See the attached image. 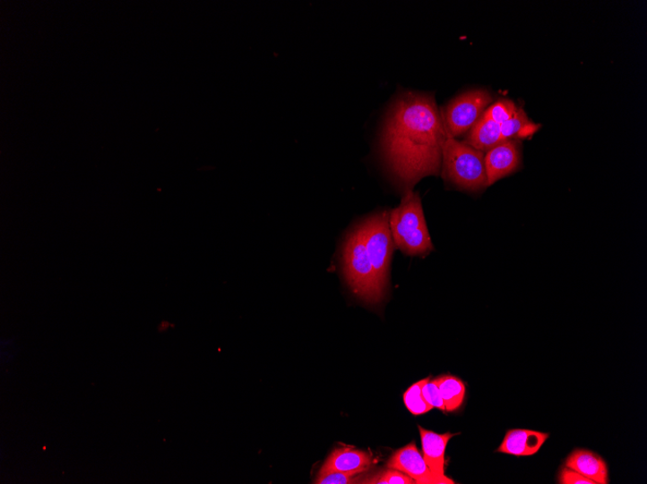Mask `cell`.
<instances>
[{
    "mask_svg": "<svg viewBox=\"0 0 647 484\" xmlns=\"http://www.w3.org/2000/svg\"><path fill=\"white\" fill-rule=\"evenodd\" d=\"M423 395L426 399V402L433 406L434 408H437L442 411H446L444 402H443L440 391L438 389V386L436 383L433 380H429L422 389Z\"/></svg>",
    "mask_w": 647,
    "mask_h": 484,
    "instance_id": "obj_20",
    "label": "cell"
},
{
    "mask_svg": "<svg viewBox=\"0 0 647 484\" xmlns=\"http://www.w3.org/2000/svg\"><path fill=\"white\" fill-rule=\"evenodd\" d=\"M505 141L507 140L502 137L500 125L481 116L470 131L466 143L477 150L487 152Z\"/></svg>",
    "mask_w": 647,
    "mask_h": 484,
    "instance_id": "obj_13",
    "label": "cell"
},
{
    "mask_svg": "<svg viewBox=\"0 0 647 484\" xmlns=\"http://www.w3.org/2000/svg\"><path fill=\"white\" fill-rule=\"evenodd\" d=\"M434 97L406 93L394 103L383 132V151L395 176L407 186L438 175L447 140Z\"/></svg>",
    "mask_w": 647,
    "mask_h": 484,
    "instance_id": "obj_1",
    "label": "cell"
},
{
    "mask_svg": "<svg viewBox=\"0 0 647 484\" xmlns=\"http://www.w3.org/2000/svg\"><path fill=\"white\" fill-rule=\"evenodd\" d=\"M389 214L370 217L361 225L368 257L375 273L380 293L384 296L388 283L389 266L393 253Z\"/></svg>",
    "mask_w": 647,
    "mask_h": 484,
    "instance_id": "obj_5",
    "label": "cell"
},
{
    "mask_svg": "<svg viewBox=\"0 0 647 484\" xmlns=\"http://www.w3.org/2000/svg\"><path fill=\"white\" fill-rule=\"evenodd\" d=\"M558 481L561 484H596L593 480L583 477L578 471L566 466L561 469Z\"/></svg>",
    "mask_w": 647,
    "mask_h": 484,
    "instance_id": "obj_21",
    "label": "cell"
},
{
    "mask_svg": "<svg viewBox=\"0 0 647 484\" xmlns=\"http://www.w3.org/2000/svg\"><path fill=\"white\" fill-rule=\"evenodd\" d=\"M493 103V96L482 89L467 91L452 100L441 112L447 136L457 139L470 132Z\"/></svg>",
    "mask_w": 647,
    "mask_h": 484,
    "instance_id": "obj_6",
    "label": "cell"
},
{
    "mask_svg": "<svg viewBox=\"0 0 647 484\" xmlns=\"http://www.w3.org/2000/svg\"><path fill=\"white\" fill-rule=\"evenodd\" d=\"M548 437V433L512 429L506 433L497 452L516 456H531L541 450Z\"/></svg>",
    "mask_w": 647,
    "mask_h": 484,
    "instance_id": "obj_9",
    "label": "cell"
},
{
    "mask_svg": "<svg viewBox=\"0 0 647 484\" xmlns=\"http://www.w3.org/2000/svg\"><path fill=\"white\" fill-rule=\"evenodd\" d=\"M521 144L507 140L496 145L485 155L488 186L517 171L521 165Z\"/></svg>",
    "mask_w": 647,
    "mask_h": 484,
    "instance_id": "obj_8",
    "label": "cell"
},
{
    "mask_svg": "<svg viewBox=\"0 0 647 484\" xmlns=\"http://www.w3.org/2000/svg\"><path fill=\"white\" fill-rule=\"evenodd\" d=\"M343 261L347 283L359 298L369 304H377L384 298L379 292L375 273L359 225L346 239Z\"/></svg>",
    "mask_w": 647,
    "mask_h": 484,
    "instance_id": "obj_4",
    "label": "cell"
},
{
    "mask_svg": "<svg viewBox=\"0 0 647 484\" xmlns=\"http://www.w3.org/2000/svg\"><path fill=\"white\" fill-rule=\"evenodd\" d=\"M541 125L532 123L522 107H518L506 123L500 124L503 139L505 140H525L533 137Z\"/></svg>",
    "mask_w": 647,
    "mask_h": 484,
    "instance_id": "obj_14",
    "label": "cell"
},
{
    "mask_svg": "<svg viewBox=\"0 0 647 484\" xmlns=\"http://www.w3.org/2000/svg\"><path fill=\"white\" fill-rule=\"evenodd\" d=\"M371 456L363 451L343 447L332 453L320 473L335 471L349 475H361L369 469Z\"/></svg>",
    "mask_w": 647,
    "mask_h": 484,
    "instance_id": "obj_11",
    "label": "cell"
},
{
    "mask_svg": "<svg viewBox=\"0 0 647 484\" xmlns=\"http://www.w3.org/2000/svg\"><path fill=\"white\" fill-rule=\"evenodd\" d=\"M442 166L445 178L462 190L488 187L485 154L466 142L448 137L443 144Z\"/></svg>",
    "mask_w": 647,
    "mask_h": 484,
    "instance_id": "obj_3",
    "label": "cell"
},
{
    "mask_svg": "<svg viewBox=\"0 0 647 484\" xmlns=\"http://www.w3.org/2000/svg\"><path fill=\"white\" fill-rule=\"evenodd\" d=\"M518 107L511 100L501 99L487 106L482 116L500 125L516 114Z\"/></svg>",
    "mask_w": 647,
    "mask_h": 484,
    "instance_id": "obj_17",
    "label": "cell"
},
{
    "mask_svg": "<svg viewBox=\"0 0 647 484\" xmlns=\"http://www.w3.org/2000/svg\"><path fill=\"white\" fill-rule=\"evenodd\" d=\"M565 466L596 484L608 483V471L604 459L591 451L574 450L568 456Z\"/></svg>",
    "mask_w": 647,
    "mask_h": 484,
    "instance_id": "obj_12",
    "label": "cell"
},
{
    "mask_svg": "<svg viewBox=\"0 0 647 484\" xmlns=\"http://www.w3.org/2000/svg\"><path fill=\"white\" fill-rule=\"evenodd\" d=\"M420 430L423 454L426 463L433 473L445 478V451L450 440L458 434H438L418 427Z\"/></svg>",
    "mask_w": 647,
    "mask_h": 484,
    "instance_id": "obj_10",
    "label": "cell"
},
{
    "mask_svg": "<svg viewBox=\"0 0 647 484\" xmlns=\"http://www.w3.org/2000/svg\"><path fill=\"white\" fill-rule=\"evenodd\" d=\"M359 483L370 484H416V481L402 471L389 468L382 470L373 477L362 479Z\"/></svg>",
    "mask_w": 647,
    "mask_h": 484,
    "instance_id": "obj_18",
    "label": "cell"
},
{
    "mask_svg": "<svg viewBox=\"0 0 647 484\" xmlns=\"http://www.w3.org/2000/svg\"><path fill=\"white\" fill-rule=\"evenodd\" d=\"M388 468L399 470L413 479L417 484H453L448 477L439 478L430 471L414 442L395 452L387 463Z\"/></svg>",
    "mask_w": 647,
    "mask_h": 484,
    "instance_id": "obj_7",
    "label": "cell"
},
{
    "mask_svg": "<svg viewBox=\"0 0 647 484\" xmlns=\"http://www.w3.org/2000/svg\"><path fill=\"white\" fill-rule=\"evenodd\" d=\"M361 479L358 475H349L341 473V471H326V473H320L318 479L315 483L316 484H351L359 483Z\"/></svg>",
    "mask_w": 647,
    "mask_h": 484,
    "instance_id": "obj_19",
    "label": "cell"
},
{
    "mask_svg": "<svg viewBox=\"0 0 647 484\" xmlns=\"http://www.w3.org/2000/svg\"><path fill=\"white\" fill-rule=\"evenodd\" d=\"M430 380V378L418 381L412 385L409 390L403 395V401L406 408L410 411L414 416H420L429 412L434 407L429 405L423 395L422 389L425 384Z\"/></svg>",
    "mask_w": 647,
    "mask_h": 484,
    "instance_id": "obj_16",
    "label": "cell"
},
{
    "mask_svg": "<svg viewBox=\"0 0 647 484\" xmlns=\"http://www.w3.org/2000/svg\"><path fill=\"white\" fill-rule=\"evenodd\" d=\"M438 386L446 412L457 411L463 403L465 397V385L453 375H443L434 380Z\"/></svg>",
    "mask_w": 647,
    "mask_h": 484,
    "instance_id": "obj_15",
    "label": "cell"
},
{
    "mask_svg": "<svg viewBox=\"0 0 647 484\" xmlns=\"http://www.w3.org/2000/svg\"><path fill=\"white\" fill-rule=\"evenodd\" d=\"M394 244L410 256H421L434 250L420 197L412 191L406 193L400 207L389 217Z\"/></svg>",
    "mask_w": 647,
    "mask_h": 484,
    "instance_id": "obj_2",
    "label": "cell"
}]
</instances>
